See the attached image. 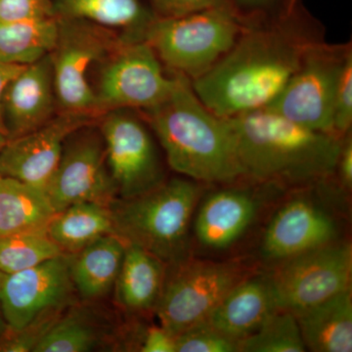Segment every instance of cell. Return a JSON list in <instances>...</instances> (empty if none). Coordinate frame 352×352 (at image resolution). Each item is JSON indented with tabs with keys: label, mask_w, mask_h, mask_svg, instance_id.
Wrapping results in <instances>:
<instances>
[{
	"label": "cell",
	"mask_w": 352,
	"mask_h": 352,
	"mask_svg": "<svg viewBox=\"0 0 352 352\" xmlns=\"http://www.w3.org/2000/svg\"><path fill=\"white\" fill-rule=\"evenodd\" d=\"M325 31L298 4L276 19L245 24L231 50L210 71L190 82L201 103L230 119L270 107Z\"/></svg>",
	"instance_id": "obj_1"
},
{
	"label": "cell",
	"mask_w": 352,
	"mask_h": 352,
	"mask_svg": "<svg viewBox=\"0 0 352 352\" xmlns=\"http://www.w3.org/2000/svg\"><path fill=\"white\" fill-rule=\"evenodd\" d=\"M228 120L245 179L302 187L336 175L342 138L261 109Z\"/></svg>",
	"instance_id": "obj_2"
},
{
	"label": "cell",
	"mask_w": 352,
	"mask_h": 352,
	"mask_svg": "<svg viewBox=\"0 0 352 352\" xmlns=\"http://www.w3.org/2000/svg\"><path fill=\"white\" fill-rule=\"evenodd\" d=\"M140 112L178 175L206 184L245 179L228 120L201 103L188 78L177 75L170 94Z\"/></svg>",
	"instance_id": "obj_3"
},
{
	"label": "cell",
	"mask_w": 352,
	"mask_h": 352,
	"mask_svg": "<svg viewBox=\"0 0 352 352\" xmlns=\"http://www.w3.org/2000/svg\"><path fill=\"white\" fill-rule=\"evenodd\" d=\"M201 184L175 177L142 195L115 199L109 207L116 235L164 264L182 263L188 258L190 222L203 192Z\"/></svg>",
	"instance_id": "obj_4"
},
{
	"label": "cell",
	"mask_w": 352,
	"mask_h": 352,
	"mask_svg": "<svg viewBox=\"0 0 352 352\" xmlns=\"http://www.w3.org/2000/svg\"><path fill=\"white\" fill-rule=\"evenodd\" d=\"M244 27L230 7L220 6L180 17L156 18L144 41L168 73L192 82L231 50Z\"/></svg>",
	"instance_id": "obj_5"
},
{
	"label": "cell",
	"mask_w": 352,
	"mask_h": 352,
	"mask_svg": "<svg viewBox=\"0 0 352 352\" xmlns=\"http://www.w3.org/2000/svg\"><path fill=\"white\" fill-rule=\"evenodd\" d=\"M122 41L108 28L58 18L56 43L50 52L58 113L99 117L89 75Z\"/></svg>",
	"instance_id": "obj_6"
},
{
	"label": "cell",
	"mask_w": 352,
	"mask_h": 352,
	"mask_svg": "<svg viewBox=\"0 0 352 352\" xmlns=\"http://www.w3.org/2000/svg\"><path fill=\"white\" fill-rule=\"evenodd\" d=\"M173 266L164 280L155 308L161 326L177 336L203 323L237 285L254 274L240 261H212L185 259Z\"/></svg>",
	"instance_id": "obj_7"
},
{
	"label": "cell",
	"mask_w": 352,
	"mask_h": 352,
	"mask_svg": "<svg viewBox=\"0 0 352 352\" xmlns=\"http://www.w3.org/2000/svg\"><path fill=\"white\" fill-rule=\"evenodd\" d=\"M98 67L94 90L99 116L115 109L154 107L177 80V75L166 71L145 41H122Z\"/></svg>",
	"instance_id": "obj_8"
},
{
	"label": "cell",
	"mask_w": 352,
	"mask_h": 352,
	"mask_svg": "<svg viewBox=\"0 0 352 352\" xmlns=\"http://www.w3.org/2000/svg\"><path fill=\"white\" fill-rule=\"evenodd\" d=\"M117 195L129 199L166 180L154 133L139 110L115 109L97 118Z\"/></svg>",
	"instance_id": "obj_9"
},
{
	"label": "cell",
	"mask_w": 352,
	"mask_h": 352,
	"mask_svg": "<svg viewBox=\"0 0 352 352\" xmlns=\"http://www.w3.org/2000/svg\"><path fill=\"white\" fill-rule=\"evenodd\" d=\"M351 55V41L332 44L323 39L314 43L282 94L266 109L307 129L335 135L336 94L342 69Z\"/></svg>",
	"instance_id": "obj_10"
},
{
	"label": "cell",
	"mask_w": 352,
	"mask_h": 352,
	"mask_svg": "<svg viewBox=\"0 0 352 352\" xmlns=\"http://www.w3.org/2000/svg\"><path fill=\"white\" fill-rule=\"evenodd\" d=\"M352 248L336 242L279 261L268 274L279 309L296 312L351 288Z\"/></svg>",
	"instance_id": "obj_11"
},
{
	"label": "cell",
	"mask_w": 352,
	"mask_h": 352,
	"mask_svg": "<svg viewBox=\"0 0 352 352\" xmlns=\"http://www.w3.org/2000/svg\"><path fill=\"white\" fill-rule=\"evenodd\" d=\"M46 195L55 212L83 201L109 206L115 200L117 190L96 122L76 129L65 140L61 159Z\"/></svg>",
	"instance_id": "obj_12"
},
{
	"label": "cell",
	"mask_w": 352,
	"mask_h": 352,
	"mask_svg": "<svg viewBox=\"0 0 352 352\" xmlns=\"http://www.w3.org/2000/svg\"><path fill=\"white\" fill-rule=\"evenodd\" d=\"M72 254H63L20 271L0 272V305L9 332L60 315L76 292L69 272Z\"/></svg>",
	"instance_id": "obj_13"
},
{
	"label": "cell",
	"mask_w": 352,
	"mask_h": 352,
	"mask_svg": "<svg viewBox=\"0 0 352 352\" xmlns=\"http://www.w3.org/2000/svg\"><path fill=\"white\" fill-rule=\"evenodd\" d=\"M96 120L85 113H58L36 131L8 139L0 150V175L46 194L61 159L65 140L72 132Z\"/></svg>",
	"instance_id": "obj_14"
},
{
	"label": "cell",
	"mask_w": 352,
	"mask_h": 352,
	"mask_svg": "<svg viewBox=\"0 0 352 352\" xmlns=\"http://www.w3.org/2000/svg\"><path fill=\"white\" fill-rule=\"evenodd\" d=\"M337 237V223L330 214L307 199H295L271 219L261 251L266 258L279 263L336 242Z\"/></svg>",
	"instance_id": "obj_15"
},
{
	"label": "cell",
	"mask_w": 352,
	"mask_h": 352,
	"mask_svg": "<svg viewBox=\"0 0 352 352\" xmlns=\"http://www.w3.org/2000/svg\"><path fill=\"white\" fill-rule=\"evenodd\" d=\"M1 113L8 139L36 131L57 115L50 53L25 66L8 83Z\"/></svg>",
	"instance_id": "obj_16"
},
{
	"label": "cell",
	"mask_w": 352,
	"mask_h": 352,
	"mask_svg": "<svg viewBox=\"0 0 352 352\" xmlns=\"http://www.w3.org/2000/svg\"><path fill=\"white\" fill-rule=\"evenodd\" d=\"M278 309L268 274H252L220 302L206 322L239 342L256 332Z\"/></svg>",
	"instance_id": "obj_17"
},
{
	"label": "cell",
	"mask_w": 352,
	"mask_h": 352,
	"mask_svg": "<svg viewBox=\"0 0 352 352\" xmlns=\"http://www.w3.org/2000/svg\"><path fill=\"white\" fill-rule=\"evenodd\" d=\"M256 210V201L247 190H219L208 196L197 214V239L208 249H226L247 231Z\"/></svg>",
	"instance_id": "obj_18"
},
{
	"label": "cell",
	"mask_w": 352,
	"mask_h": 352,
	"mask_svg": "<svg viewBox=\"0 0 352 352\" xmlns=\"http://www.w3.org/2000/svg\"><path fill=\"white\" fill-rule=\"evenodd\" d=\"M294 315L308 351H352L351 287Z\"/></svg>",
	"instance_id": "obj_19"
},
{
	"label": "cell",
	"mask_w": 352,
	"mask_h": 352,
	"mask_svg": "<svg viewBox=\"0 0 352 352\" xmlns=\"http://www.w3.org/2000/svg\"><path fill=\"white\" fill-rule=\"evenodd\" d=\"M57 18L88 21L117 32L126 41H144L156 19L143 0H52Z\"/></svg>",
	"instance_id": "obj_20"
},
{
	"label": "cell",
	"mask_w": 352,
	"mask_h": 352,
	"mask_svg": "<svg viewBox=\"0 0 352 352\" xmlns=\"http://www.w3.org/2000/svg\"><path fill=\"white\" fill-rule=\"evenodd\" d=\"M127 243L116 234L102 236L72 254V281L85 300H96L110 293L119 275Z\"/></svg>",
	"instance_id": "obj_21"
},
{
	"label": "cell",
	"mask_w": 352,
	"mask_h": 352,
	"mask_svg": "<svg viewBox=\"0 0 352 352\" xmlns=\"http://www.w3.org/2000/svg\"><path fill=\"white\" fill-rule=\"evenodd\" d=\"M166 264L138 245L127 244L116 280V300L129 311L156 308L164 280Z\"/></svg>",
	"instance_id": "obj_22"
},
{
	"label": "cell",
	"mask_w": 352,
	"mask_h": 352,
	"mask_svg": "<svg viewBox=\"0 0 352 352\" xmlns=\"http://www.w3.org/2000/svg\"><path fill=\"white\" fill-rule=\"evenodd\" d=\"M55 214L44 192L0 175V236L46 232Z\"/></svg>",
	"instance_id": "obj_23"
},
{
	"label": "cell",
	"mask_w": 352,
	"mask_h": 352,
	"mask_svg": "<svg viewBox=\"0 0 352 352\" xmlns=\"http://www.w3.org/2000/svg\"><path fill=\"white\" fill-rule=\"evenodd\" d=\"M46 233L64 254H75L102 236L115 234L112 212L100 203L74 204L55 214Z\"/></svg>",
	"instance_id": "obj_24"
},
{
	"label": "cell",
	"mask_w": 352,
	"mask_h": 352,
	"mask_svg": "<svg viewBox=\"0 0 352 352\" xmlns=\"http://www.w3.org/2000/svg\"><path fill=\"white\" fill-rule=\"evenodd\" d=\"M58 18L0 23V62L34 63L50 54L56 43Z\"/></svg>",
	"instance_id": "obj_25"
},
{
	"label": "cell",
	"mask_w": 352,
	"mask_h": 352,
	"mask_svg": "<svg viewBox=\"0 0 352 352\" xmlns=\"http://www.w3.org/2000/svg\"><path fill=\"white\" fill-rule=\"evenodd\" d=\"M104 332L80 312L59 317L41 338L34 352H87L100 346Z\"/></svg>",
	"instance_id": "obj_26"
},
{
	"label": "cell",
	"mask_w": 352,
	"mask_h": 352,
	"mask_svg": "<svg viewBox=\"0 0 352 352\" xmlns=\"http://www.w3.org/2000/svg\"><path fill=\"white\" fill-rule=\"evenodd\" d=\"M63 254L46 232L0 236V272L11 274L30 270Z\"/></svg>",
	"instance_id": "obj_27"
},
{
	"label": "cell",
	"mask_w": 352,
	"mask_h": 352,
	"mask_svg": "<svg viewBox=\"0 0 352 352\" xmlns=\"http://www.w3.org/2000/svg\"><path fill=\"white\" fill-rule=\"evenodd\" d=\"M293 312L278 309L252 335L239 340V352L307 351Z\"/></svg>",
	"instance_id": "obj_28"
},
{
	"label": "cell",
	"mask_w": 352,
	"mask_h": 352,
	"mask_svg": "<svg viewBox=\"0 0 352 352\" xmlns=\"http://www.w3.org/2000/svg\"><path fill=\"white\" fill-rule=\"evenodd\" d=\"M238 344L206 321L176 336V352H238Z\"/></svg>",
	"instance_id": "obj_29"
},
{
	"label": "cell",
	"mask_w": 352,
	"mask_h": 352,
	"mask_svg": "<svg viewBox=\"0 0 352 352\" xmlns=\"http://www.w3.org/2000/svg\"><path fill=\"white\" fill-rule=\"evenodd\" d=\"M245 24L276 19L291 12L300 0H226Z\"/></svg>",
	"instance_id": "obj_30"
},
{
	"label": "cell",
	"mask_w": 352,
	"mask_h": 352,
	"mask_svg": "<svg viewBox=\"0 0 352 352\" xmlns=\"http://www.w3.org/2000/svg\"><path fill=\"white\" fill-rule=\"evenodd\" d=\"M352 126V55L347 58L340 75L333 115V133L344 138Z\"/></svg>",
	"instance_id": "obj_31"
},
{
	"label": "cell",
	"mask_w": 352,
	"mask_h": 352,
	"mask_svg": "<svg viewBox=\"0 0 352 352\" xmlns=\"http://www.w3.org/2000/svg\"><path fill=\"white\" fill-rule=\"evenodd\" d=\"M57 18L52 0H0V23Z\"/></svg>",
	"instance_id": "obj_32"
},
{
	"label": "cell",
	"mask_w": 352,
	"mask_h": 352,
	"mask_svg": "<svg viewBox=\"0 0 352 352\" xmlns=\"http://www.w3.org/2000/svg\"><path fill=\"white\" fill-rule=\"evenodd\" d=\"M220 6H227L226 0H149L156 18L180 17Z\"/></svg>",
	"instance_id": "obj_33"
},
{
	"label": "cell",
	"mask_w": 352,
	"mask_h": 352,
	"mask_svg": "<svg viewBox=\"0 0 352 352\" xmlns=\"http://www.w3.org/2000/svg\"><path fill=\"white\" fill-rule=\"evenodd\" d=\"M140 351L176 352V336L163 326L150 328L145 333Z\"/></svg>",
	"instance_id": "obj_34"
},
{
	"label": "cell",
	"mask_w": 352,
	"mask_h": 352,
	"mask_svg": "<svg viewBox=\"0 0 352 352\" xmlns=\"http://www.w3.org/2000/svg\"><path fill=\"white\" fill-rule=\"evenodd\" d=\"M336 175L339 176L340 184L347 190L352 186V139L351 132L342 138Z\"/></svg>",
	"instance_id": "obj_35"
},
{
	"label": "cell",
	"mask_w": 352,
	"mask_h": 352,
	"mask_svg": "<svg viewBox=\"0 0 352 352\" xmlns=\"http://www.w3.org/2000/svg\"><path fill=\"white\" fill-rule=\"evenodd\" d=\"M25 66L21 65L7 64L0 62V131L6 134L4 129L3 122H2V99H3L4 91H6L8 83L22 71Z\"/></svg>",
	"instance_id": "obj_36"
},
{
	"label": "cell",
	"mask_w": 352,
	"mask_h": 352,
	"mask_svg": "<svg viewBox=\"0 0 352 352\" xmlns=\"http://www.w3.org/2000/svg\"><path fill=\"white\" fill-rule=\"evenodd\" d=\"M6 332L7 325L6 321H4L3 315H2L1 305H0V340L6 335Z\"/></svg>",
	"instance_id": "obj_37"
},
{
	"label": "cell",
	"mask_w": 352,
	"mask_h": 352,
	"mask_svg": "<svg viewBox=\"0 0 352 352\" xmlns=\"http://www.w3.org/2000/svg\"><path fill=\"white\" fill-rule=\"evenodd\" d=\"M7 140H8V138H7L6 134L0 131V150L6 144Z\"/></svg>",
	"instance_id": "obj_38"
}]
</instances>
